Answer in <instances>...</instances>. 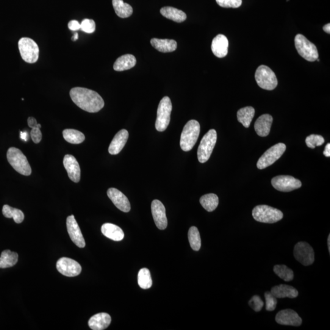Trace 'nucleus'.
Segmentation results:
<instances>
[{
	"label": "nucleus",
	"instance_id": "nucleus-1",
	"mask_svg": "<svg viewBox=\"0 0 330 330\" xmlns=\"http://www.w3.org/2000/svg\"><path fill=\"white\" fill-rule=\"evenodd\" d=\"M70 96L78 107L89 113L99 112L105 105L103 99L98 93L87 88H74L70 91Z\"/></svg>",
	"mask_w": 330,
	"mask_h": 330
},
{
	"label": "nucleus",
	"instance_id": "nucleus-2",
	"mask_svg": "<svg viewBox=\"0 0 330 330\" xmlns=\"http://www.w3.org/2000/svg\"><path fill=\"white\" fill-rule=\"evenodd\" d=\"M200 134V124L196 120H190L184 127L180 145L183 151L188 152L193 149Z\"/></svg>",
	"mask_w": 330,
	"mask_h": 330
},
{
	"label": "nucleus",
	"instance_id": "nucleus-3",
	"mask_svg": "<svg viewBox=\"0 0 330 330\" xmlns=\"http://www.w3.org/2000/svg\"><path fill=\"white\" fill-rule=\"evenodd\" d=\"M7 159L10 165L19 173L27 176L32 174V168L29 161L20 149L10 148L7 152Z\"/></svg>",
	"mask_w": 330,
	"mask_h": 330
},
{
	"label": "nucleus",
	"instance_id": "nucleus-4",
	"mask_svg": "<svg viewBox=\"0 0 330 330\" xmlns=\"http://www.w3.org/2000/svg\"><path fill=\"white\" fill-rule=\"evenodd\" d=\"M255 220L264 223H274L283 218V213L278 209L267 205H259L253 210Z\"/></svg>",
	"mask_w": 330,
	"mask_h": 330
},
{
	"label": "nucleus",
	"instance_id": "nucleus-5",
	"mask_svg": "<svg viewBox=\"0 0 330 330\" xmlns=\"http://www.w3.org/2000/svg\"><path fill=\"white\" fill-rule=\"evenodd\" d=\"M295 46L298 54L309 62H314L318 58L317 47L303 35L298 34L295 38Z\"/></svg>",
	"mask_w": 330,
	"mask_h": 330
},
{
	"label": "nucleus",
	"instance_id": "nucleus-6",
	"mask_svg": "<svg viewBox=\"0 0 330 330\" xmlns=\"http://www.w3.org/2000/svg\"><path fill=\"white\" fill-rule=\"evenodd\" d=\"M173 109L170 98L166 96L161 100L157 109L155 128L157 131L163 132L170 123L171 113Z\"/></svg>",
	"mask_w": 330,
	"mask_h": 330
},
{
	"label": "nucleus",
	"instance_id": "nucleus-7",
	"mask_svg": "<svg viewBox=\"0 0 330 330\" xmlns=\"http://www.w3.org/2000/svg\"><path fill=\"white\" fill-rule=\"evenodd\" d=\"M255 79L259 87L263 90H273L278 85V80L275 74L267 66L261 65L257 69Z\"/></svg>",
	"mask_w": 330,
	"mask_h": 330
},
{
	"label": "nucleus",
	"instance_id": "nucleus-8",
	"mask_svg": "<svg viewBox=\"0 0 330 330\" xmlns=\"http://www.w3.org/2000/svg\"><path fill=\"white\" fill-rule=\"evenodd\" d=\"M217 134L214 129L210 130L202 138L198 149V159L201 163L209 160L217 143Z\"/></svg>",
	"mask_w": 330,
	"mask_h": 330
},
{
	"label": "nucleus",
	"instance_id": "nucleus-9",
	"mask_svg": "<svg viewBox=\"0 0 330 330\" xmlns=\"http://www.w3.org/2000/svg\"><path fill=\"white\" fill-rule=\"evenodd\" d=\"M19 49L21 57L27 63L37 62L40 54L38 44L32 39L22 38L19 41Z\"/></svg>",
	"mask_w": 330,
	"mask_h": 330
},
{
	"label": "nucleus",
	"instance_id": "nucleus-10",
	"mask_svg": "<svg viewBox=\"0 0 330 330\" xmlns=\"http://www.w3.org/2000/svg\"><path fill=\"white\" fill-rule=\"evenodd\" d=\"M286 146L284 143H278L271 147L260 157L257 163V167L263 170L273 165L284 153Z\"/></svg>",
	"mask_w": 330,
	"mask_h": 330
},
{
	"label": "nucleus",
	"instance_id": "nucleus-11",
	"mask_svg": "<svg viewBox=\"0 0 330 330\" xmlns=\"http://www.w3.org/2000/svg\"><path fill=\"white\" fill-rule=\"evenodd\" d=\"M293 256L297 261L304 266L312 265L315 260L314 249L309 244L305 242L296 244L293 249Z\"/></svg>",
	"mask_w": 330,
	"mask_h": 330
},
{
	"label": "nucleus",
	"instance_id": "nucleus-12",
	"mask_svg": "<svg viewBox=\"0 0 330 330\" xmlns=\"http://www.w3.org/2000/svg\"><path fill=\"white\" fill-rule=\"evenodd\" d=\"M271 185L276 190L282 192H289L301 187L298 179L290 176H278L271 180Z\"/></svg>",
	"mask_w": 330,
	"mask_h": 330
},
{
	"label": "nucleus",
	"instance_id": "nucleus-13",
	"mask_svg": "<svg viewBox=\"0 0 330 330\" xmlns=\"http://www.w3.org/2000/svg\"><path fill=\"white\" fill-rule=\"evenodd\" d=\"M57 268L60 273L68 277L77 276L82 271L79 263L68 257L60 258L57 263Z\"/></svg>",
	"mask_w": 330,
	"mask_h": 330
},
{
	"label": "nucleus",
	"instance_id": "nucleus-14",
	"mask_svg": "<svg viewBox=\"0 0 330 330\" xmlns=\"http://www.w3.org/2000/svg\"><path fill=\"white\" fill-rule=\"evenodd\" d=\"M151 210L155 225L160 230L165 229L168 226V220L164 205L159 200L155 199L152 202Z\"/></svg>",
	"mask_w": 330,
	"mask_h": 330
},
{
	"label": "nucleus",
	"instance_id": "nucleus-15",
	"mask_svg": "<svg viewBox=\"0 0 330 330\" xmlns=\"http://www.w3.org/2000/svg\"><path fill=\"white\" fill-rule=\"evenodd\" d=\"M68 232L73 242L79 248H84L85 241L81 230L74 215L69 216L66 221Z\"/></svg>",
	"mask_w": 330,
	"mask_h": 330
},
{
	"label": "nucleus",
	"instance_id": "nucleus-16",
	"mask_svg": "<svg viewBox=\"0 0 330 330\" xmlns=\"http://www.w3.org/2000/svg\"><path fill=\"white\" fill-rule=\"evenodd\" d=\"M275 320L282 325L299 326L302 323L301 318L295 310L290 309L280 310L276 315Z\"/></svg>",
	"mask_w": 330,
	"mask_h": 330
},
{
	"label": "nucleus",
	"instance_id": "nucleus-17",
	"mask_svg": "<svg viewBox=\"0 0 330 330\" xmlns=\"http://www.w3.org/2000/svg\"><path fill=\"white\" fill-rule=\"evenodd\" d=\"M107 195L118 209L124 212H129L130 204L128 198L121 191L115 188H110L107 191Z\"/></svg>",
	"mask_w": 330,
	"mask_h": 330
},
{
	"label": "nucleus",
	"instance_id": "nucleus-18",
	"mask_svg": "<svg viewBox=\"0 0 330 330\" xmlns=\"http://www.w3.org/2000/svg\"><path fill=\"white\" fill-rule=\"evenodd\" d=\"M63 164L68 172L69 179L74 182H79L81 177V170L76 158L72 155H66L64 157Z\"/></svg>",
	"mask_w": 330,
	"mask_h": 330
},
{
	"label": "nucleus",
	"instance_id": "nucleus-19",
	"mask_svg": "<svg viewBox=\"0 0 330 330\" xmlns=\"http://www.w3.org/2000/svg\"><path fill=\"white\" fill-rule=\"evenodd\" d=\"M229 41L225 36L218 35L213 39L212 43V51L215 57L224 58L228 53Z\"/></svg>",
	"mask_w": 330,
	"mask_h": 330
},
{
	"label": "nucleus",
	"instance_id": "nucleus-20",
	"mask_svg": "<svg viewBox=\"0 0 330 330\" xmlns=\"http://www.w3.org/2000/svg\"><path fill=\"white\" fill-rule=\"evenodd\" d=\"M129 138V132L123 129L119 131L110 143L109 152L110 154L117 155L124 148Z\"/></svg>",
	"mask_w": 330,
	"mask_h": 330
},
{
	"label": "nucleus",
	"instance_id": "nucleus-21",
	"mask_svg": "<svg viewBox=\"0 0 330 330\" xmlns=\"http://www.w3.org/2000/svg\"><path fill=\"white\" fill-rule=\"evenodd\" d=\"M273 118L268 114L262 115L258 118L254 124V129L260 137H265L270 133Z\"/></svg>",
	"mask_w": 330,
	"mask_h": 330
},
{
	"label": "nucleus",
	"instance_id": "nucleus-22",
	"mask_svg": "<svg viewBox=\"0 0 330 330\" xmlns=\"http://www.w3.org/2000/svg\"><path fill=\"white\" fill-rule=\"evenodd\" d=\"M112 318L107 313H98L93 316L89 320L88 325L93 330H103L110 325Z\"/></svg>",
	"mask_w": 330,
	"mask_h": 330
},
{
	"label": "nucleus",
	"instance_id": "nucleus-23",
	"mask_svg": "<svg viewBox=\"0 0 330 330\" xmlns=\"http://www.w3.org/2000/svg\"><path fill=\"white\" fill-rule=\"evenodd\" d=\"M270 292L276 298H294L298 295L295 288L285 284L276 285L271 288Z\"/></svg>",
	"mask_w": 330,
	"mask_h": 330
},
{
	"label": "nucleus",
	"instance_id": "nucleus-24",
	"mask_svg": "<svg viewBox=\"0 0 330 330\" xmlns=\"http://www.w3.org/2000/svg\"><path fill=\"white\" fill-rule=\"evenodd\" d=\"M101 231L105 237L114 241H121L124 237V233L121 227L112 223L104 224Z\"/></svg>",
	"mask_w": 330,
	"mask_h": 330
},
{
	"label": "nucleus",
	"instance_id": "nucleus-25",
	"mask_svg": "<svg viewBox=\"0 0 330 330\" xmlns=\"http://www.w3.org/2000/svg\"><path fill=\"white\" fill-rule=\"evenodd\" d=\"M137 63V60L134 55L127 54L123 55L116 60L113 65L114 70L121 72L134 67Z\"/></svg>",
	"mask_w": 330,
	"mask_h": 330
},
{
	"label": "nucleus",
	"instance_id": "nucleus-26",
	"mask_svg": "<svg viewBox=\"0 0 330 330\" xmlns=\"http://www.w3.org/2000/svg\"><path fill=\"white\" fill-rule=\"evenodd\" d=\"M152 47L158 51L163 53H169L175 51L177 44L176 41L172 40H161L153 38L151 41Z\"/></svg>",
	"mask_w": 330,
	"mask_h": 330
},
{
	"label": "nucleus",
	"instance_id": "nucleus-27",
	"mask_svg": "<svg viewBox=\"0 0 330 330\" xmlns=\"http://www.w3.org/2000/svg\"><path fill=\"white\" fill-rule=\"evenodd\" d=\"M160 13L166 19L177 22V23H181L187 19L186 14L175 8L163 7L160 10Z\"/></svg>",
	"mask_w": 330,
	"mask_h": 330
},
{
	"label": "nucleus",
	"instance_id": "nucleus-28",
	"mask_svg": "<svg viewBox=\"0 0 330 330\" xmlns=\"http://www.w3.org/2000/svg\"><path fill=\"white\" fill-rule=\"evenodd\" d=\"M112 4L116 14L119 18H128L132 16V7L126 3H124L123 0H113Z\"/></svg>",
	"mask_w": 330,
	"mask_h": 330
},
{
	"label": "nucleus",
	"instance_id": "nucleus-29",
	"mask_svg": "<svg viewBox=\"0 0 330 330\" xmlns=\"http://www.w3.org/2000/svg\"><path fill=\"white\" fill-rule=\"evenodd\" d=\"M19 255L16 252L7 249L2 252L0 257V268H10L18 262Z\"/></svg>",
	"mask_w": 330,
	"mask_h": 330
},
{
	"label": "nucleus",
	"instance_id": "nucleus-30",
	"mask_svg": "<svg viewBox=\"0 0 330 330\" xmlns=\"http://www.w3.org/2000/svg\"><path fill=\"white\" fill-rule=\"evenodd\" d=\"M255 115V110L253 107H246L240 109L237 112L238 122L242 124L246 128L250 126L252 120Z\"/></svg>",
	"mask_w": 330,
	"mask_h": 330
},
{
	"label": "nucleus",
	"instance_id": "nucleus-31",
	"mask_svg": "<svg viewBox=\"0 0 330 330\" xmlns=\"http://www.w3.org/2000/svg\"><path fill=\"white\" fill-rule=\"evenodd\" d=\"M199 201L204 209L209 212H213V210L217 209L219 203L218 197L213 193L207 194V195L202 196Z\"/></svg>",
	"mask_w": 330,
	"mask_h": 330
},
{
	"label": "nucleus",
	"instance_id": "nucleus-32",
	"mask_svg": "<svg viewBox=\"0 0 330 330\" xmlns=\"http://www.w3.org/2000/svg\"><path fill=\"white\" fill-rule=\"evenodd\" d=\"M63 137L67 142L78 145L83 142L85 140L84 134L79 130L74 129H66L63 132Z\"/></svg>",
	"mask_w": 330,
	"mask_h": 330
},
{
	"label": "nucleus",
	"instance_id": "nucleus-33",
	"mask_svg": "<svg viewBox=\"0 0 330 330\" xmlns=\"http://www.w3.org/2000/svg\"><path fill=\"white\" fill-rule=\"evenodd\" d=\"M2 212L5 217L8 218H13L16 223L20 224L24 220V213L22 210L11 207L8 205H5L3 207Z\"/></svg>",
	"mask_w": 330,
	"mask_h": 330
},
{
	"label": "nucleus",
	"instance_id": "nucleus-34",
	"mask_svg": "<svg viewBox=\"0 0 330 330\" xmlns=\"http://www.w3.org/2000/svg\"><path fill=\"white\" fill-rule=\"evenodd\" d=\"M188 236L191 248L194 251H199L201 246V240L198 228L195 226L191 227L188 231Z\"/></svg>",
	"mask_w": 330,
	"mask_h": 330
},
{
	"label": "nucleus",
	"instance_id": "nucleus-35",
	"mask_svg": "<svg viewBox=\"0 0 330 330\" xmlns=\"http://www.w3.org/2000/svg\"><path fill=\"white\" fill-rule=\"evenodd\" d=\"M138 285L143 289H148L152 287V281L149 269H141L138 274Z\"/></svg>",
	"mask_w": 330,
	"mask_h": 330
},
{
	"label": "nucleus",
	"instance_id": "nucleus-36",
	"mask_svg": "<svg viewBox=\"0 0 330 330\" xmlns=\"http://www.w3.org/2000/svg\"><path fill=\"white\" fill-rule=\"evenodd\" d=\"M274 272L280 278L284 281L289 282L292 281L294 278L293 271L292 269L285 265H276L273 267Z\"/></svg>",
	"mask_w": 330,
	"mask_h": 330
},
{
	"label": "nucleus",
	"instance_id": "nucleus-37",
	"mask_svg": "<svg viewBox=\"0 0 330 330\" xmlns=\"http://www.w3.org/2000/svg\"><path fill=\"white\" fill-rule=\"evenodd\" d=\"M306 145L308 148L314 149L316 146H320L325 142L322 136L310 135L306 138Z\"/></svg>",
	"mask_w": 330,
	"mask_h": 330
},
{
	"label": "nucleus",
	"instance_id": "nucleus-38",
	"mask_svg": "<svg viewBox=\"0 0 330 330\" xmlns=\"http://www.w3.org/2000/svg\"><path fill=\"white\" fill-rule=\"evenodd\" d=\"M265 309L268 311H273L276 309L277 305V298L271 292L265 293Z\"/></svg>",
	"mask_w": 330,
	"mask_h": 330
},
{
	"label": "nucleus",
	"instance_id": "nucleus-39",
	"mask_svg": "<svg viewBox=\"0 0 330 330\" xmlns=\"http://www.w3.org/2000/svg\"><path fill=\"white\" fill-rule=\"evenodd\" d=\"M216 2L220 7L225 8H238L242 4V0H216Z\"/></svg>",
	"mask_w": 330,
	"mask_h": 330
},
{
	"label": "nucleus",
	"instance_id": "nucleus-40",
	"mask_svg": "<svg viewBox=\"0 0 330 330\" xmlns=\"http://www.w3.org/2000/svg\"><path fill=\"white\" fill-rule=\"evenodd\" d=\"M81 29L83 32L87 33H93L96 30V23L92 19H84L82 22Z\"/></svg>",
	"mask_w": 330,
	"mask_h": 330
},
{
	"label": "nucleus",
	"instance_id": "nucleus-41",
	"mask_svg": "<svg viewBox=\"0 0 330 330\" xmlns=\"http://www.w3.org/2000/svg\"><path fill=\"white\" fill-rule=\"evenodd\" d=\"M248 304L249 306L256 312H259L264 304L261 298L258 295L253 296L249 301Z\"/></svg>",
	"mask_w": 330,
	"mask_h": 330
},
{
	"label": "nucleus",
	"instance_id": "nucleus-42",
	"mask_svg": "<svg viewBox=\"0 0 330 330\" xmlns=\"http://www.w3.org/2000/svg\"><path fill=\"white\" fill-rule=\"evenodd\" d=\"M41 129L38 128V127H35L33 128L31 131V137L32 139L36 144H38L41 142L42 138H43V135H42V133L41 131Z\"/></svg>",
	"mask_w": 330,
	"mask_h": 330
},
{
	"label": "nucleus",
	"instance_id": "nucleus-43",
	"mask_svg": "<svg viewBox=\"0 0 330 330\" xmlns=\"http://www.w3.org/2000/svg\"><path fill=\"white\" fill-rule=\"evenodd\" d=\"M68 27L69 30L73 32H76L77 30L81 29V25L77 21H71L69 22Z\"/></svg>",
	"mask_w": 330,
	"mask_h": 330
},
{
	"label": "nucleus",
	"instance_id": "nucleus-44",
	"mask_svg": "<svg viewBox=\"0 0 330 330\" xmlns=\"http://www.w3.org/2000/svg\"><path fill=\"white\" fill-rule=\"evenodd\" d=\"M28 124L30 128H35V127H38V128L41 129V124L37 123V119L33 117H30L28 119Z\"/></svg>",
	"mask_w": 330,
	"mask_h": 330
},
{
	"label": "nucleus",
	"instance_id": "nucleus-45",
	"mask_svg": "<svg viewBox=\"0 0 330 330\" xmlns=\"http://www.w3.org/2000/svg\"><path fill=\"white\" fill-rule=\"evenodd\" d=\"M323 154L326 157H330V144L329 143L327 144L326 146H325V150H324V151H323Z\"/></svg>",
	"mask_w": 330,
	"mask_h": 330
},
{
	"label": "nucleus",
	"instance_id": "nucleus-46",
	"mask_svg": "<svg viewBox=\"0 0 330 330\" xmlns=\"http://www.w3.org/2000/svg\"><path fill=\"white\" fill-rule=\"evenodd\" d=\"M21 138L25 141L29 140V134L27 132H21Z\"/></svg>",
	"mask_w": 330,
	"mask_h": 330
},
{
	"label": "nucleus",
	"instance_id": "nucleus-47",
	"mask_svg": "<svg viewBox=\"0 0 330 330\" xmlns=\"http://www.w3.org/2000/svg\"><path fill=\"white\" fill-rule=\"evenodd\" d=\"M323 31L329 34L330 33V24H328L325 25V26L323 27Z\"/></svg>",
	"mask_w": 330,
	"mask_h": 330
},
{
	"label": "nucleus",
	"instance_id": "nucleus-48",
	"mask_svg": "<svg viewBox=\"0 0 330 330\" xmlns=\"http://www.w3.org/2000/svg\"><path fill=\"white\" fill-rule=\"evenodd\" d=\"M79 39V34L77 33H75L74 37L72 38V40L76 41Z\"/></svg>",
	"mask_w": 330,
	"mask_h": 330
},
{
	"label": "nucleus",
	"instance_id": "nucleus-49",
	"mask_svg": "<svg viewBox=\"0 0 330 330\" xmlns=\"http://www.w3.org/2000/svg\"><path fill=\"white\" fill-rule=\"evenodd\" d=\"M327 243H328V248L329 253H330V235H328V240H327Z\"/></svg>",
	"mask_w": 330,
	"mask_h": 330
}]
</instances>
